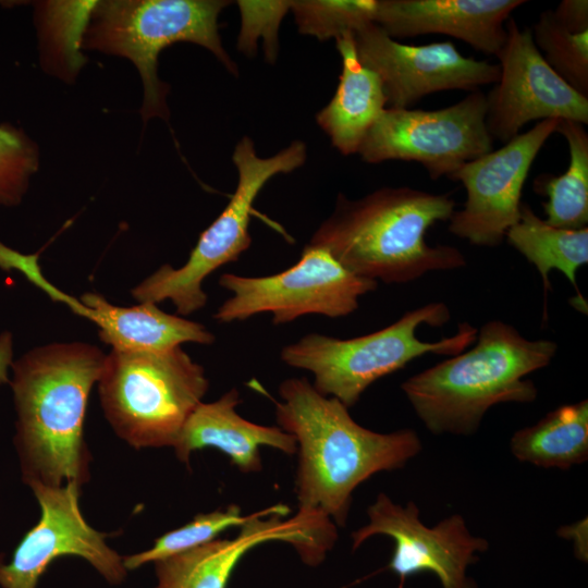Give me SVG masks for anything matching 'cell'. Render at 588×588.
Listing matches in <instances>:
<instances>
[{
  "instance_id": "obj_1",
  "label": "cell",
  "mask_w": 588,
  "mask_h": 588,
  "mask_svg": "<svg viewBox=\"0 0 588 588\" xmlns=\"http://www.w3.org/2000/svg\"><path fill=\"white\" fill-rule=\"evenodd\" d=\"M279 394L277 422L297 443L298 511L323 514L338 526H345L362 482L403 468L422 449L413 429L381 433L360 426L343 403L320 394L305 377L282 381Z\"/></svg>"
},
{
  "instance_id": "obj_2",
  "label": "cell",
  "mask_w": 588,
  "mask_h": 588,
  "mask_svg": "<svg viewBox=\"0 0 588 588\" xmlns=\"http://www.w3.org/2000/svg\"><path fill=\"white\" fill-rule=\"evenodd\" d=\"M105 357L99 347L87 343H52L12 363L14 444L27 486L82 487L88 481L90 453L84 421Z\"/></svg>"
},
{
  "instance_id": "obj_3",
  "label": "cell",
  "mask_w": 588,
  "mask_h": 588,
  "mask_svg": "<svg viewBox=\"0 0 588 588\" xmlns=\"http://www.w3.org/2000/svg\"><path fill=\"white\" fill-rule=\"evenodd\" d=\"M454 211L449 194L407 186L379 188L357 200L339 195L333 213L307 245L323 248L358 277L407 283L430 271L466 266L458 248L426 241L428 230Z\"/></svg>"
},
{
  "instance_id": "obj_4",
  "label": "cell",
  "mask_w": 588,
  "mask_h": 588,
  "mask_svg": "<svg viewBox=\"0 0 588 588\" xmlns=\"http://www.w3.org/2000/svg\"><path fill=\"white\" fill-rule=\"evenodd\" d=\"M477 343L406 379L401 389L433 434L471 436L500 403H530L538 391L526 377L548 366L558 351L550 340H528L501 320L486 322Z\"/></svg>"
},
{
  "instance_id": "obj_5",
  "label": "cell",
  "mask_w": 588,
  "mask_h": 588,
  "mask_svg": "<svg viewBox=\"0 0 588 588\" xmlns=\"http://www.w3.org/2000/svg\"><path fill=\"white\" fill-rule=\"evenodd\" d=\"M97 383L107 420L136 449L173 448L209 389L204 367L181 346L111 350Z\"/></svg>"
},
{
  "instance_id": "obj_6",
  "label": "cell",
  "mask_w": 588,
  "mask_h": 588,
  "mask_svg": "<svg viewBox=\"0 0 588 588\" xmlns=\"http://www.w3.org/2000/svg\"><path fill=\"white\" fill-rule=\"evenodd\" d=\"M450 317L444 303L433 302L369 334L352 339L306 334L285 345L280 357L287 366L311 372L313 385L320 394L334 397L350 408L369 385L413 359L428 353L454 356L471 345L478 330L468 322L460 323L454 335L436 342L418 339L419 326L441 327Z\"/></svg>"
},
{
  "instance_id": "obj_7",
  "label": "cell",
  "mask_w": 588,
  "mask_h": 588,
  "mask_svg": "<svg viewBox=\"0 0 588 588\" xmlns=\"http://www.w3.org/2000/svg\"><path fill=\"white\" fill-rule=\"evenodd\" d=\"M223 0H109L97 1L81 47L127 58L144 86L143 120L169 118V86L157 75L159 53L177 41L210 50L232 74L237 66L224 50L218 16Z\"/></svg>"
},
{
  "instance_id": "obj_8",
  "label": "cell",
  "mask_w": 588,
  "mask_h": 588,
  "mask_svg": "<svg viewBox=\"0 0 588 588\" xmlns=\"http://www.w3.org/2000/svg\"><path fill=\"white\" fill-rule=\"evenodd\" d=\"M232 159L238 180L229 204L200 234L182 267L163 265L131 291L139 303L169 299L181 316L200 310L208 299L204 280L221 266L237 260L252 244L248 226L257 195L271 177L292 172L305 162L306 145L296 140L272 157L260 158L253 140L245 136L235 146Z\"/></svg>"
},
{
  "instance_id": "obj_9",
  "label": "cell",
  "mask_w": 588,
  "mask_h": 588,
  "mask_svg": "<svg viewBox=\"0 0 588 588\" xmlns=\"http://www.w3.org/2000/svg\"><path fill=\"white\" fill-rule=\"evenodd\" d=\"M219 285L232 296L213 315L218 322L270 313L273 324H283L310 314L347 316L378 282L352 273L323 248L306 245L298 261L282 272L265 277L223 273Z\"/></svg>"
},
{
  "instance_id": "obj_10",
  "label": "cell",
  "mask_w": 588,
  "mask_h": 588,
  "mask_svg": "<svg viewBox=\"0 0 588 588\" xmlns=\"http://www.w3.org/2000/svg\"><path fill=\"white\" fill-rule=\"evenodd\" d=\"M480 90L433 109L385 108L365 136L358 155L368 163H420L431 180L448 179L463 164L493 150Z\"/></svg>"
},
{
  "instance_id": "obj_11",
  "label": "cell",
  "mask_w": 588,
  "mask_h": 588,
  "mask_svg": "<svg viewBox=\"0 0 588 588\" xmlns=\"http://www.w3.org/2000/svg\"><path fill=\"white\" fill-rule=\"evenodd\" d=\"M277 504L259 512L231 539H216L155 562V588H226L234 568L255 547L269 541L292 544L301 559L317 566L338 539L335 524L321 514L297 512Z\"/></svg>"
},
{
  "instance_id": "obj_12",
  "label": "cell",
  "mask_w": 588,
  "mask_h": 588,
  "mask_svg": "<svg viewBox=\"0 0 588 588\" xmlns=\"http://www.w3.org/2000/svg\"><path fill=\"white\" fill-rule=\"evenodd\" d=\"M561 120L539 121L502 147L463 164L449 179L463 184L466 200L450 218L449 231L478 246H497L519 218L529 170Z\"/></svg>"
},
{
  "instance_id": "obj_13",
  "label": "cell",
  "mask_w": 588,
  "mask_h": 588,
  "mask_svg": "<svg viewBox=\"0 0 588 588\" xmlns=\"http://www.w3.org/2000/svg\"><path fill=\"white\" fill-rule=\"evenodd\" d=\"M367 515L368 524L352 532L353 550L372 536H387L394 541L388 568L402 581L429 572L442 588H477L467 569L478 560V553L489 549V542L474 536L462 515L453 514L428 527L414 502L403 506L385 493L378 494Z\"/></svg>"
},
{
  "instance_id": "obj_14",
  "label": "cell",
  "mask_w": 588,
  "mask_h": 588,
  "mask_svg": "<svg viewBox=\"0 0 588 588\" xmlns=\"http://www.w3.org/2000/svg\"><path fill=\"white\" fill-rule=\"evenodd\" d=\"M500 77L486 95V124L492 139L506 143L531 121L569 120L588 124V97L546 62L531 30L506 22V39L495 56Z\"/></svg>"
},
{
  "instance_id": "obj_15",
  "label": "cell",
  "mask_w": 588,
  "mask_h": 588,
  "mask_svg": "<svg viewBox=\"0 0 588 588\" xmlns=\"http://www.w3.org/2000/svg\"><path fill=\"white\" fill-rule=\"evenodd\" d=\"M357 56L381 81L389 108L407 109L430 94L479 90L495 84L500 66L462 54L450 41L407 45L376 23L353 34Z\"/></svg>"
},
{
  "instance_id": "obj_16",
  "label": "cell",
  "mask_w": 588,
  "mask_h": 588,
  "mask_svg": "<svg viewBox=\"0 0 588 588\" xmlns=\"http://www.w3.org/2000/svg\"><path fill=\"white\" fill-rule=\"evenodd\" d=\"M40 507V518L15 548L10 562L0 558L2 588H36L56 559L71 555L87 561L109 584H121L127 569L123 558L106 543L108 534L93 528L84 518L78 498L81 487L28 486Z\"/></svg>"
},
{
  "instance_id": "obj_17",
  "label": "cell",
  "mask_w": 588,
  "mask_h": 588,
  "mask_svg": "<svg viewBox=\"0 0 588 588\" xmlns=\"http://www.w3.org/2000/svg\"><path fill=\"white\" fill-rule=\"evenodd\" d=\"M0 268L15 269L52 301L60 302L99 329V339L119 351H164L186 342L204 345L216 340L199 322L162 311L157 304L139 303L121 307L110 304L101 294L84 293L78 299L62 292L42 274L38 254L25 255L0 242Z\"/></svg>"
},
{
  "instance_id": "obj_18",
  "label": "cell",
  "mask_w": 588,
  "mask_h": 588,
  "mask_svg": "<svg viewBox=\"0 0 588 588\" xmlns=\"http://www.w3.org/2000/svg\"><path fill=\"white\" fill-rule=\"evenodd\" d=\"M524 0H377L375 23L390 37L446 35L497 56L506 22Z\"/></svg>"
},
{
  "instance_id": "obj_19",
  "label": "cell",
  "mask_w": 588,
  "mask_h": 588,
  "mask_svg": "<svg viewBox=\"0 0 588 588\" xmlns=\"http://www.w3.org/2000/svg\"><path fill=\"white\" fill-rule=\"evenodd\" d=\"M240 393L231 389L210 403L201 402L191 414L173 445L180 462L188 464L191 454L216 448L226 454L243 473L262 468L260 448L270 446L292 455L297 452L295 438L279 426H264L246 420L236 412Z\"/></svg>"
},
{
  "instance_id": "obj_20",
  "label": "cell",
  "mask_w": 588,
  "mask_h": 588,
  "mask_svg": "<svg viewBox=\"0 0 588 588\" xmlns=\"http://www.w3.org/2000/svg\"><path fill=\"white\" fill-rule=\"evenodd\" d=\"M342 72L334 96L317 114L319 126L345 156L357 154L370 127L387 106L378 75L359 60L353 33L335 38Z\"/></svg>"
},
{
  "instance_id": "obj_21",
  "label": "cell",
  "mask_w": 588,
  "mask_h": 588,
  "mask_svg": "<svg viewBox=\"0 0 588 588\" xmlns=\"http://www.w3.org/2000/svg\"><path fill=\"white\" fill-rule=\"evenodd\" d=\"M505 238L536 267L544 295L551 289L550 272L559 270L577 292L574 306L587 309L576 277L578 269L588 262V228L569 230L550 225L527 203H522L518 221L509 229Z\"/></svg>"
},
{
  "instance_id": "obj_22",
  "label": "cell",
  "mask_w": 588,
  "mask_h": 588,
  "mask_svg": "<svg viewBox=\"0 0 588 588\" xmlns=\"http://www.w3.org/2000/svg\"><path fill=\"white\" fill-rule=\"evenodd\" d=\"M510 448L519 462L569 469L588 460V401L562 405L538 422L517 430Z\"/></svg>"
},
{
  "instance_id": "obj_23",
  "label": "cell",
  "mask_w": 588,
  "mask_h": 588,
  "mask_svg": "<svg viewBox=\"0 0 588 588\" xmlns=\"http://www.w3.org/2000/svg\"><path fill=\"white\" fill-rule=\"evenodd\" d=\"M569 151L567 169L560 175L541 174L534 189L547 196L546 221L553 226L578 230L588 224V133L585 125L561 120L558 126Z\"/></svg>"
},
{
  "instance_id": "obj_24",
  "label": "cell",
  "mask_w": 588,
  "mask_h": 588,
  "mask_svg": "<svg viewBox=\"0 0 588 588\" xmlns=\"http://www.w3.org/2000/svg\"><path fill=\"white\" fill-rule=\"evenodd\" d=\"M254 513L243 515L236 504L225 509L196 515L191 522L157 538L154 544L139 553L123 558L127 571L147 563L167 559L218 539L219 535L231 527H241Z\"/></svg>"
},
{
  "instance_id": "obj_25",
  "label": "cell",
  "mask_w": 588,
  "mask_h": 588,
  "mask_svg": "<svg viewBox=\"0 0 588 588\" xmlns=\"http://www.w3.org/2000/svg\"><path fill=\"white\" fill-rule=\"evenodd\" d=\"M546 62L569 86L588 97V32L573 34L561 26L552 10L540 13L531 30Z\"/></svg>"
},
{
  "instance_id": "obj_26",
  "label": "cell",
  "mask_w": 588,
  "mask_h": 588,
  "mask_svg": "<svg viewBox=\"0 0 588 588\" xmlns=\"http://www.w3.org/2000/svg\"><path fill=\"white\" fill-rule=\"evenodd\" d=\"M376 7L377 0H295L290 10L299 33L327 40L375 23Z\"/></svg>"
},
{
  "instance_id": "obj_27",
  "label": "cell",
  "mask_w": 588,
  "mask_h": 588,
  "mask_svg": "<svg viewBox=\"0 0 588 588\" xmlns=\"http://www.w3.org/2000/svg\"><path fill=\"white\" fill-rule=\"evenodd\" d=\"M38 168L37 144L22 128L0 124V205H20Z\"/></svg>"
},
{
  "instance_id": "obj_28",
  "label": "cell",
  "mask_w": 588,
  "mask_h": 588,
  "mask_svg": "<svg viewBox=\"0 0 588 588\" xmlns=\"http://www.w3.org/2000/svg\"><path fill=\"white\" fill-rule=\"evenodd\" d=\"M242 20L237 48L248 56L256 51L258 36L265 40L267 61L274 62L278 53V29L290 10L291 1H237Z\"/></svg>"
},
{
  "instance_id": "obj_29",
  "label": "cell",
  "mask_w": 588,
  "mask_h": 588,
  "mask_svg": "<svg viewBox=\"0 0 588 588\" xmlns=\"http://www.w3.org/2000/svg\"><path fill=\"white\" fill-rule=\"evenodd\" d=\"M558 23L573 34L588 32V1L563 0L552 10Z\"/></svg>"
},
{
  "instance_id": "obj_30",
  "label": "cell",
  "mask_w": 588,
  "mask_h": 588,
  "mask_svg": "<svg viewBox=\"0 0 588 588\" xmlns=\"http://www.w3.org/2000/svg\"><path fill=\"white\" fill-rule=\"evenodd\" d=\"M558 535L572 540L574 543L575 556L580 561L587 562V519L579 520L575 524L564 526L558 530Z\"/></svg>"
},
{
  "instance_id": "obj_31",
  "label": "cell",
  "mask_w": 588,
  "mask_h": 588,
  "mask_svg": "<svg viewBox=\"0 0 588 588\" xmlns=\"http://www.w3.org/2000/svg\"><path fill=\"white\" fill-rule=\"evenodd\" d=\"M13 340L9 332L0 335V384L9 382V368L12 365Z\"/></svg>"
}]
</instances>
